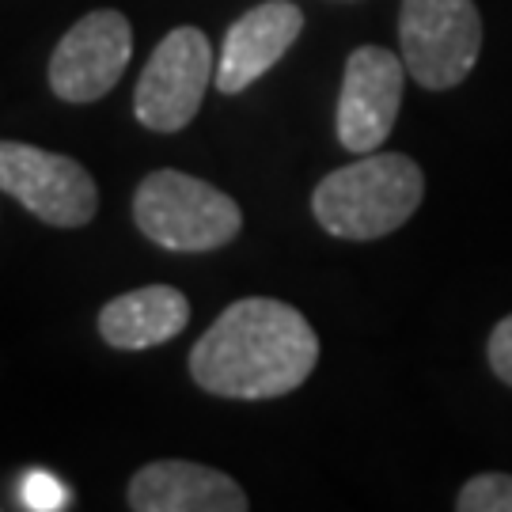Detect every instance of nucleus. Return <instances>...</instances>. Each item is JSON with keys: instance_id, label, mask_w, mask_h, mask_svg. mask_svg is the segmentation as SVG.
<instances>
[{"instance_id": "obj_1", "label": "nucleus", "mask_w": 512, "mask_h": 512, "mask_svg": "<svg viewBox=\"0 0 512 512\" xmlns=\"http://www.w3.org/2000/svg\"><path fill=\"white\" fill-rule=\"evenodd\" d=\"M319 365V334L308 319L270 296H247L217 315L190 349L194 384L239 403L293 395Z\"/></svg>"}, {"instance_id": "obj_2", "label": "nucleus", "mask_w": 512, "mask_h": 512, "mask_svg": "<svg viewBox=\"0 0 512 512\" xmlns=\"http://www.w3.org/2000/svg\"><path fill=\"white\" fill-rule=\"evenodd\" d=\"M425 198V175L403 152H365L330 171L311 194V213L338 239H380L399 232Z\"/></svg>"}, {"instance_id": "obj_3", "label": "nucleus", "mask_w": 512, "mask_h": 512, "mask_svg": "<svg viewBox=\"0 0 512 512\" xmlns=\"http://www.w3.org/2000/svg\"><path fill=\"white\" fill-rule=\"evenodd\" d=\"M133 220L141 236L175 255H205L220 251L239 236L243 209L232 194H224L205 179L186 171H152L133 194Z\"/></svg>"}, {"instance_id": "obj_4", "label": "nucleus", "mask_w": 512, "mask_h": 512, "mask_svg": "<svg viewBox=\"0 0 512 512\" xmlns=\"http://www.w3.org/2000/svg\"><path fill=\"white\" fill-rule=\"evenodd\" d=\"M399 54L406 73L429 92L463 84L482 54V16L475 0H403Z\"/></svg>"}, {"instance_id": "obj_5", "label": "nucleus", "mask_w": 512, "mask_h": 512, "mask_svg": "<svg viewBox=\"0 0 512 512\" xmlns=\"http://www.w3.org/2000/svg\"><path fill=\"white\" fill-rule=\"evenodd\" d=\"M213 46L198 27H175L152 50L133 92V114L152 133H179L202 110L205 88L213 84Z\"/></svg>"}, {"instance_id": "obj_6", "label": "nucleus", "mask_w": 512, "mask_h": 512, "mask_svg": "<svg viewBox=\"0 0 512 512\" xmlns=\"http://www.w3.org/2000/svg\"><path fill=\"white\" fill-rule=\"evenodd\" d=\"M0 194L54 228H84L99 209L95 179L73 156L23 141H0Z\"/></svg>"}, {"instance_id": "obj_7", "label": "nucleus", "mask_w": 512, "mask_h": 512, "mask_svg": "<svg viewBox=\"0 0 512 512\" xmlns=\"http://www.w3.org/2000/svg\"><path fill=\"white\" fill-rule=\"evenodd\" d=\"M133 57V27L122 12L99 8L76 19L50 57V92L61 103H99Z\"/></svg>"}, {"instance_id": "obj_8", "label": "nucleus", "mask_w": 512, "mask_h": 512, "mask_svg": "<svg viewBox=\"0 0 512 512\" xmlns=\"http://www.w3.org/2000/svg\"><path fill=\"white\" fill-rule=\"evenodd\" d=\"M406 76L410 73L403 54H391L387 46H357L349 54L338 92V114H334L342 148H349L353 156H365L384 145L403 107Z\"/></svg>"}, {"instance_id": "obj_9", "label": "nucleus", "mask_w": 512, "mask_h": 512, "mask_svg": "<svg viewBox=\"0 0 512 512\" xmlns=\"http://www.w3.org/2000/svg\"><path fill=\"white\" fill-rule=\"evenodd\" d=\"M304 31V12L293 0H266L228 27L217 61V92L239 95L274 69Z\"/></svg>"}, {"instance_id": "obj_10", "label": "nucleus", "mask_w": 512, "mask_h": 512, "mask_svg": "<svg viewBox=\"0 0 512 512\" xmlns=\"http://www.w3.org/2000/svg\"><path fill=\"white\" fill-rule=\"evenodd\" d=\"M236 478L190 459H156L129 478V509L137 512H247Z\"/></svg>"}, {"instance_id": "obj_11", "label": "nucleus", "mask_w": 512, "mask_h": 512, "mask_svg": "<svg viewBox=\"0 0 512 512\" xmlns=\"http://www.w3.org/2000/svg\"><path fill=\"white\" fill-rule=\"evenodd\" d=\"M190 323V300L175 285H145L114 296L99 311V334L110 349H156Z\"/></svg>"}, {"instance_id": "obj_12", "label": "nucleus", "mask_w": 512, "mask_h": 512, "mask_svg": "<svg viewBox=\"0 0 512 512\" xmlns=\"http://www.w3.org/2000/svg\"><path fill=\"white\" fill-rule=\"evenodd\" d=\"M459 512H512V475L486 471L475 475L456 497Z\"/></svg>"}, {"instance_id": "obj_13", "label": "nucleus", "mask_w": 512, "mask_h": 512, "mask_svg": "<svg viewBox=\"0 0 512 512\" xmlns=\"http://www.w3.org/2000/svg\"><path fill=\"white\" fill-rule=\"evenodd\" d=\"M19 497H23V505L35 512H50V509H65L69 501V490L57 482L50 471H31V475L23 478V486H19Z\"/></svg>"}, {"instance_id": "obj_14", "label": "nucleus", "mask_w": 512, "mask_h": 512, "mask_svg": "<svg viewBox=\"0 0 512 512\" xmlns=\"http://www.w3.org/2000/svg\"><path fill=\"white\" fill-rule=\"evenodd\" d=\"M486 357H490V368H494L497 380L512 387V315H505V319L490 330Z\"/></svg>"}]
</instances>
